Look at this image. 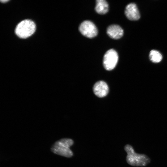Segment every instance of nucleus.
Instances as JSON below:
<instances>
[{"instance_id": "9", "label": "nucleus", "mask_w": 167, "mask_h": 167, "mask_svg": "<svg viewBox=\"0 0 167 167\" xmlns=\"http://www.w3.org/2000/svg\"><path fill=\"white\" fill-rule=\"evenodd\" d=\"M95 9L98 13L100 14H105L108 11V4L106 1L104 0H96Z\"/></svg>"}, {"instance_id": "4", "label": "nucleus", "mask_w": 167, "mask_h": 167, "mask_svg": "<svg viewBox=\"0 0 167 167\" xmlns=\"http://www.w3.org/2000/svg\"><path fill=\"white\" fill-rule=\"evenodd\" d=\"M118 60L116 51L111 49L107 51L104 56L103 64L105 69L108 71L113 70L115 67Z\"/></svg>"}, {"instance_id": "2", "label": "nucleus", "mask_w": 167, "mask_h": 167, "mask_svg": "<svg viewBox=\"0 0 167 167\" xmlns=\"http://www.w3.org/2000/svg\"><path fill=\"white\" fill-rule=\"evenodd\" d=\"M74 143L73 141L69 138L61 139L55 142L52 146L51 150L54 154L66 157H71L73 152L70 147Z\"/></svg>"}, {"instance_id": "1", "label": "nucleus", "mask_w": 167, "mask_h": 167, "mask_svg": "<svg viewBox=\"0 0 167 167\" xmlns=\"http://www.w3.org/2000/svg\"><path fill=\"white\" fill-rule=\"evenodd\" d=\"M124 149L127 153L126 160L129 165L135 167L145 166L151 161L150 158L145 154L135 152L132 146L127 144Z\"/></svg>"}, {"instance_id": "3", "label": "nucleus", "mask_w": 167, "mask_h": 167, "mask_svg": "<svg viewBox=\"0 0 167 167\" xmlns=\"http://www.w3.org/2000/svg\"><path fill=\"white\" fill-rule=\"evenodd\" d=\"M36 29V24L33 21L29 19H25L17 24L15 32L19 37L25 39L32 35Z\"/></svg>"}, {"instance_id": "11", "label": "nucleus", "mask_w": 167, "mask_h": 167, "mask_svg": "<svg viewBox=\"0 0 167 167\" xmlns=\"http://www.w3.org/2000/svg\"><path fill=\"white\" fill-rule=\"evenodd\" d=\"M9 1V0H1L0 1L2 2H8V1Z\"/></svg>"}, {"instance_id": "7", "label": "nucleus", "mask_w": 167, "mask_h": 167, "mask_svg": "<svg viewBox=\"0 0 167 167\" xmlns=\"http://www.w3.org/2000/svg\"><path fill=\"white\" fill-rule=\"evenodd\" d=\"M93 90L96 95L99 97H102L105 96L108 93L109 88L105 82L100 81L94 84Z\"/></svg>"}, {"instance_id": "6", "label": "nucleus", "mask_w": 167, "mask_h": 167, "mask_svg": "<svg viewBox=\"0 0 167 167\" xmlns=\"http://www.w3.org/2000/svg\"><path fill=\"white\" fill-rule=\"evenodd\" d=\"M125 13L127 18L131 20H136L140 18V15L136 5L131 3L126 6Z\"/></svg>"}, {"instance_id": "5", "label": "nucleus", "mask_w": 167, "mask_h": 167, "mask_svg": "<svg viewBox=\"0 0 167 167\" xmlns=\"http://www.w3.org/2000/svg\"><path fill=\"white\" fill-rule=\"evenodd\" d=\"M79 30L83 35L89 38L96 36L98 33L95 25L89 20H85L82 22L79 26Z\"/></svg>"}, {"instance_id": "8", "label": "nucleus", "mask_w": 167, "mask_h": 167, "mask_svg": "<svg viewBox=\"0 0 167 167\" xmlns=\"http://www.w3.org/2000/svg\"><path fill=\"white\" fill-rule=\"evenodd\" d=\"M107 32L110 37L113 39H119L122 36L123 31L119 25L113 24L108 27Z\"/></svg>"}, {"instance_id": "10", "label": "nucleus", "mask_w": 167, "mask_h": 167, "mask_svg": "<svg viewBox=\"0 0 167 167\" xmlns=\"http://www.w3.org/2000/svg\"><path fill=\"white\" fill-rule=\"evenodd\" d=\"M149 57L150 60L154 63H158L162 59V56L158 51L152 50L150 52Z\"/></svg>"}]
</instances>
